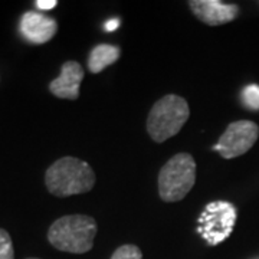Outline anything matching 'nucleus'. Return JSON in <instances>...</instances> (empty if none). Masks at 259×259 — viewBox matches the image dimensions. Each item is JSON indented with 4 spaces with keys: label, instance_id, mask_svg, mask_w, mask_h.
<instances>
[{
    "label": "nucleus",
    "instance_id": "8",
    "mask_svg": "<svg viewBox=\"0 0 259 259\" xmlns=\"http://www.w3.org/2000/svg\"><path fill=\"white\" fill-rule=\"evenodd\" d=\"M58 23L36 12H26L20 19V33L30 44L42 45L56 35Z\"/></svg>",
    "mask_w": 259,
    "mask_h": 259
},
{
    "label": "nucleus",
    "instance_id": "4",
    "mask_svg": "<svg viewBox=\"0 0 259 259\" xmlns=\"http://www.w3.org/2000/svg\"><path fill=\"white\" fill-rule=\"evenodd\" d=\"M196 183V161L187 153L170 158L158 173V194L163 202L173 203L185 199Z\"/></svg>",
    "mask_w": 259,
    "mask_h": 259
},
{
    "label": "nucleus",
    "instance_id": "6",
    "mask_svg": "<svg viewBox=\"0 0 259 259\" xmlns=\"http://www.w3.org/2000/svg\"><path fill=\"white\" fill-rule=\"evenodd\" d=\"M259 137V127L249 120L235 121L228 125L223 136L213 146L223 158H235L249 151Z\"/></svg>",
    "mask_w": 259,
    "mask_h": 259
},
{
    "label": "nucleus",
    "instance_id": "10",
    "mask_svg": "<svg viewBox=\"0 0 259 259\" xmlns=\"http://www.w3.org/2000/svg\"><path fill=\"white\" fill-rule=\"evenodd\" d=\"M120 54L121 52L118 47L108 45V44L97 45L91 51L90 58H88V69L93 74H100L107 66L117 62L120 58Z\"/></svg>",
    "mask_w": 259,
    "mask_h": 259
},
{
    "label": "nucleus",
    "instance_id": "9",
    "mask_svg": "<svg viewBox=\"0 0 259 259\" xmlns=\"http://www.w3.org/2000/svg\"><path fill=\"white\" fill-rule=\"evenodd\" d=\"M83 79V69L76 61H68L62 65L61 75L49 83V91L62 100H76Z\"/></svg>",
    "mask_w": 259,
    "mask_h": 259
},
{
    "label": "nucleus",
    "instance_id": "13",
    "mask_svg": "<svg viewBox=\"0 0 259 259\" xmlns=\"http://www.w3.org/2000/svg\"><path fill=\"white\" fill-rule=\"evenodd\" d=\"M0 259H15L12 238L5 229H0Z\"/></svg>",
    "mask_w": 259,
    "mask_h": 259
},
{
    "label": "nucleus",
    "instance_id": "11",
    "mask_svg": "<svg viewBox=\"0 0 259 259\" xmlns=\"http://www.w3.org/2000/svg\"><path fill=\"white\" fill-rule=\"evenodd\" d=\"M242 101L250 110H259V85H248L242 91Z\"/></svg>",
    "mask_w": 259,
    "mask_h": 259
},
{
    "label": "nucleus",
    "instance_id": "1",
    "mask_svg": "<svg viewBox=\"0 0 259 259\" xmlns=\"http://www.w3.org/2000/svg\"><path fill=\"white\" fill-rule=\"evenodd\" d=\"M45 185L56 197L88 193L95 185V173L87 161L68 156L48 167Z\"/></svg>",
    "mask_w": 259,
    "mask_h": 259
},
{
    "label": "nucleus",
    "instance_id": "16",
    "mask_svg": "<svg viewBox=\"0 0 259 259\" xmlns=\"http://www.w3.org/2000/svg\"><path fill=\"white\" fill-rule=\"evenodd\" d=\"M28 259H37V258H28Z\"/></svg>",
    "mask_w": 259,
    "mask_h": 259
},
{
    "label": "nucleus",
    "instance_id": "12",
    "mask_svg": "<svg viewBox=\"0 0 259 259\" xmlns=\"http://www.w3.org/2000/svg\"><path fill=\"white\" fill-rule=\"evenodd\" d=\"M111 259H143V253L136 245H122L112 253Z\"/></svg>",
    "mask_w": 259,
    "mask_h": 259
},
{
    "label": "nucleus",
    "instance_id": "3",
    "mask_svg": "<svg viewBox=\"0 0 259 259\" xmlns=\"http://www.w3.org/2000/svg\"><path fill=\"white\" fill-rule=\"evenodd\" d=\"M190 110L185 98L170 94L160 98L147 118V131L156 143H164L176 136L189 120Z\"/></svg>",
    "mask_w": 259,
    "mask_h": 259
},
{
    "label": "nucleus",
    "instance_id": "2",
    "mask_svg": "<svg viewBox=\"0 0 259 259\" xmlns=\"http://www.w3.org/2000/svg\"><path fill=\"white\" fill-rule=\"evenodd\" d=\"M97 235V222L87 214L62 216L51 225L48 241L62 252L85 253L93 249Z\"/></svg>",
    "mask_w": 259,
    "mask_h": 259
},
{
    "label": "nucleus",
    "instance_id": "5",
    "mask_svg": "<svg viewBox=\"0 0 259 259\" xmlns=\"http://www.w3.org/2000/svg\"><path fill=\"white\" fill-rule=\"evenodd\" d=\"M236 218L238 213L232 203L225 200L210 202L199 218L197 233L207 245H219L232 235Z\"/></svg>",
    "mask_w": 259,
    "mask_h": 259
},
{
    "label": "nucleus",
    "instance_id": "7",
    "mask_svg": "<svg viewBox=\"0 0 259 259\" xmlns=\"http://www.w3.org/2000/svg\"><path fill=\"white\" fill-rule=\"evenodd\" d=\"M189 6L199 20L209 26H219L235 20L239 9L236 5L221 0H190Z\"/></svg>",
    "mask_w": 259,
    "mask_h": 259
},
{
    "label": "nucleus",
    "instance_id": "15",
    "mask_svg": "<svg viewBox=\"0 0 259 259\" xmlns=\"http://www.w3.org/2000/svg\"><path fill=\"white\" fill-rule=\"evenodd\" d=\"M118 26H120V20H118V19H111V20H108V22L105 23V30L112 32V30H115Z\"/></svg>",
    "mask_w": 259,
    "mask_h": 259
},
{
    "label": "nucleus",
    "instance_id": "14",
    "mask_svg": "<svg viewBox=\"0 0 259 259\" xmlns=\"http://www.w3.org/2000/svg\"><path fill=\"white\" fill-rule=\"evenodd\" d=\"M35 5H36L37 9L51 10L54 9L56 5H58V2H56V0H36Z\"/></svg>",
    "mask_w": 259,
    "mask_h": 259
}]
</instances>
